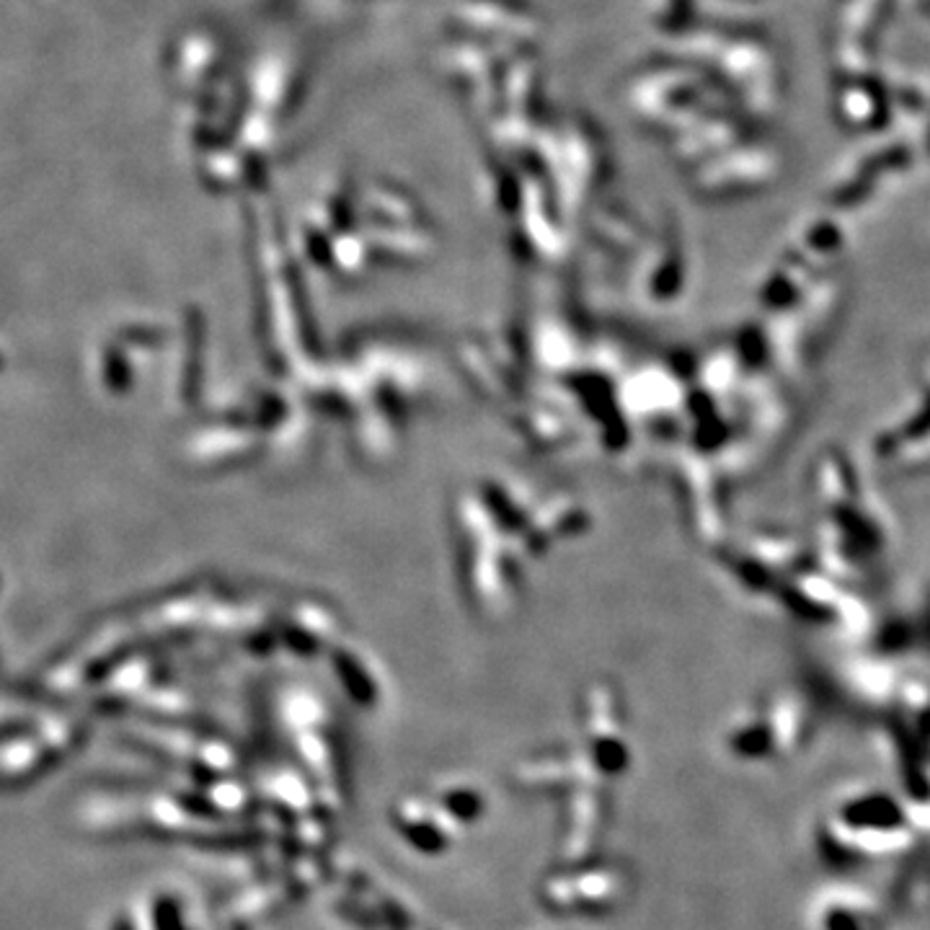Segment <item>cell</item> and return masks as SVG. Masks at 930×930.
<instances>
[{
    "label": "cell",
    "mask_w": 930,
    "mask_h": 930,
    "mask_svg": "<svg viewBox=\"0 0 930 930\" xmlns=\"http://www.w3.org/2000/svg\"><path fill=\"white\" fill-rule=\"evenodd\" d=\"M910 158H913V153L907 151L905 145L890 148V151L873 155L871 161L863 163V168H861V174H858V179L854 184H848V187H843L840 191H837L835 202H840V204L858 202V200H861V197L869 195L871 181L876 179V174L890 172V168H905L907 163H910Z\"/></svg>",
    "instance_id": "1"
},
{
    "label": "cell",
    "mask_w": 930,
    "mask_h": 930,
    "mask_svg": "<svg viewBox=\"0 0 930 930\" xmlns=\"http://www.w3.org/2000/svg\"><path fill=\"white\" fill-rule=\"evenodd\" d=\"M155 930H184L179 905L172 897H161L155 902Z\"/></svg>",
    "instance_id": "2"
},
{
    "label": "cell",
    "mask_w": 930,
    "mask_h": 930,
    "mask_svg": "<svg viewBox=\"0 0 930 930\" xmlns=\"http://www.w3.org/2000/svg\"><path fill=\"white\" fill-rule=\"evenodd\" d=\"M111 930H134V926H132L130 918H119Z\"/></svg>",
    "instance_id": "3"
},
{
    "label": "cell",
    "mask_w": 930,
    "mask_h": 930,
    "mask_svg": "<svg viewBox=\"0 0 930 930\" xmlns=\"http://www.w3.org/2000/svg\"><path fill=\"white\" fill-rule=\"evenodd\" d=\"M928 151H930V132H928Z\"/></svg>",
    "instance_id": "4"
}]
</instances>
